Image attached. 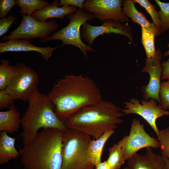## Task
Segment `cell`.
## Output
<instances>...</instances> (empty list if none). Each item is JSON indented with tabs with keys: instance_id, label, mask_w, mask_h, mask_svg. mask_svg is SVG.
<instances>
[{
	"instance_id": "6da1fadb",
	"label": "cell",
	"mask_w": 169,
	"mask_h": 169,
	"mask_svg": "<svg viewBox=\"0 0 169 169\" xmlns=\"http://www.w3.org/2000/svg\"><path fill=\"white\" fill-rule=\"evenodd\" d=\"M48 95L62 121L83 107L103 100L93 80L82 75L66 74L54 84Z\"/></svg>"
},
{
	"instance_id": "7a4b0ae2",
	"label": "cell",
	"mask_w": 169,
	"mask_h": 169,
	"mask_svg": "<svg viewBox=\"0 0 169 169\" xmlns=\"http://www.w3.org/2000/svg\"><path fill=\"white\" fill-rule=\"evenodd\" d=\"M122 109L113 102L103 100L83 107L62 121L68 129L79 131L95 140L123 123L122 118L125 115Z\"/></svg>"
},
{
	"instance_id": "3957f363",
	"label": "cell",
	"mask_w": 169,
	"mask_h": 169,
	"mask_svg": "<svg viewBox=\"0 0 169 169\" xmlns=\"http://www.w3.org/2000/svg\"><path fill=\"white\" fill-rule=\"evenodd\" d=\"M63 131L44 129L19 150L24 169H60Z\"/></svg>"
},
{
	"instance_id": "277c9868",
	"label": "cell",
	"mask_w": 169,
	"mask_h": 169,
	"mask_svg": "<svg viewBox=\"0 0 169 169\" xmlns=\"http://www.w3.org/2000/svg\"><path fill=\"white\" fill-rule=\"evenodd\" d=\"M28 106L21 119L23 145L32 141L41 128H53L63 131L68 129L56 114L53 105L48 95L38 90L29 96Z\"/></svg>"
},
{
	"instance_id": "5b68a950",
	"label": "cell",
	"mask_w": 169,
	"mask_h": 169,
	"mask_svg": "<svg viewBox=\"0 0 169 169\" xmlns=\"http://www.w3.org/2000/svg\"><path fill=\"white\" fill-rule=\"evenodd\" d=\"M92 140L90 136L75 130L63 131L60 169H94L88 152Z\"/></svg>"
},
{
	"instance_id": "8992f818",
	"label": "cell",
	"mask_w": 169,
	"mask_h": 169,
	"mask_svg": "<svg viewBox=\"0 0 169 169\" xmlns=\"http://www.w3.org/2000/svg\"><path fill=\"white\" fill-rule=\"evenodd\" d=\"M67 17L70 20L67 26L53 33L51 36L39 41L45 43L53 40H61L63 42L61 46L69 45L78 47L87 58V52H95L96 51L82 41L80 29L87 21H92L95 18L91 14L80 8L78 9L75 13L67 15Z\"/></svg>"
},
{
	"instance_id": "52a82bcc",
	"label": "cell",
	"mask_w": 169,
	"mask_h": 169,
	"mask_svg": "<svg viewBox=\"0 0 169 169\" xmlns=\"http://www.w3.org/2000/svg\"><path fill=\"white\" fill-rule=\"evenodd\" d=\"M14 66L13 76L5 90L14 100L27 101L30 95L38 90V75L34 69L25 63H18Z\"/></svg>"
},
{
	"instance_id": "ba28073f",
	"label": "cell",
	"mask_w": 169,
	"mask_h": 169,
	"mask_svg": "<svg viewBox=\"0 0 169 169\" xmlns=\"http://www.w3.org/2000/svg\"><path fill=\"white\" fill-rule=\"evenodd\" d=\"M22 17L18 26L9 35L3 36L2 38L3 41L13 39H43L52 34L59 27V25L53 18L48 21L41 22L31 15H25Z\"/></svg>"
},
{
	"instance_id": "9c48e42d",
	"label": "cell",
	"mask_w": 169,
	"mask_h": 169,
	"mask_svg": "<svg viewBox=\"0 0 169 169\" xmlns=\"http://www.w3.org/2000/svg\"><path fill=\"white\" fill-rule=\"evenodd\" d=\"M157 139L150 136L145 131L144 125L139 119L133 118L130 130L123 147V155L125 161L137 153L140 149L148 147L160 148Z\"/></svg>"
},
{
	"instance_id": "30bf717a",
	"label": "cell",
	"mask_w": 169,
	"mask_h": 169,
	"mask_svg": "<svg viewBox=\"0 0 169 169\" xmlns=\"http://www.w3.org/2000/svg\"><path fill=\"white\" fill-rule=\"evenodd\" d=\"M157 102L154 99L149 100L132 98L128 101L124 102V108L122 112L125 115L137 114L143 118L151 127L156 135L159 131L156 125V120L163 116L169 115V111L161 109L157 105Z\"/></svg>"
},
{
	"instance_id": "8fae6325",
	"label": "cell",
	"mask_w": 169,
	"mask_h": 169,
	"mask_svg": "<svg viewBox=\"0 0 169 169\" xmlns=\"http://www.w3.org/2000/svg\"><path fill=\"white\" fill-rule=\"evenodd\" d=\"M121 0H86L83 3L84 10L92 13L101 22L113 20L121 23L128 21L123 11Z\"/></svg>"
},
{
	"instance_id": "7c38bea8",
	"label": "cell",
	"mask_w": 169,
	"mask_h": 169,
	"mask_svg": "<svg viewBox=\"0 0 169 169\" xmlns=\"http://www.w3.org/2000/svg\"><path fill=\"white\" fill-rule=\"evenodd\" d=\"M162 56L161 50L157 49L153 57L145 59V65L141 70L142 72L147 73L150 77L148 84L141 88L143 98L146 100L153 98L158 103L162 72L161 60Z\"/></svg>"
},
{
	"instance_id": "4fadbf2b",
	"label": "cell",
	"mask_w": 169,
	"mask_h": 169,
	"mask_svg": "<svg viewBox=\"0 0 169 169\" xmlns=\"http://www.w3.org/2000/svg\"><path fill=\"white\" fill-rule=\"evenodd\" d=\"M81 38L90 46L96 38L104 34L114 33L126 36L133 43V37L130 26L116 21L107 20L101 26H94L85 22L82 25Z\"/></svg>"
},
{
	"instance_id": "5bb4252c",
	"label": "cell",
	"mask_w": 169,
	"mask_h": 169,
	"mask_svg": "<svg viewBox=\"0 0 169 169\" xmlns=\"http://www.w3.org/2000/svg\"><path fill=\"white\" fill-rule=\"evenodd\" d=\"M151 147L146 148L144 155L136 153L127 162L130 169H167L162 156L155 153Z\"/></svg>"
},
{
	"instance_id": "9a60e30c",
	"label": "cell",
	"mask_w": 169,
	"mask_h": 169,
	"mask_svg": "<svg viewBox=\"0 0 169 169\" xmlns=\"http://www.w3.org/2000/svg\"><path fill=\"white\" fill-rule=\"evenodd\" d=\"M58 47H38L31 44L28 39H13L0 43V53L7 52L35 51L39 53L47 61Z\"/></svg>"
},
{
	"instance_id": "2e32d148",
	"label": "cell",
	"mask_w": 169,
	"mask_h": 169,
	"mask_svg": "<svg viewBox=\"0 0 169 169\" xmlns=\"http://www.w3.org/2000/svg\"><path fill=\"white\" fill-rule=\"evenodd\" d=\"M59 1L54 0L43 9L36 11L31 16L41 22H46L48 19L53 18L64 19L65 16L75 13L77 10L76 7L68 5L59 7Z\"/></svg>"
},
{
	"instance_id": "e0dca14e",
	"label": "cell",
	"mask_w": 169,
	"mask_h": 169,
	"mask_svg": "<svg viewBox=\"0 0 169 169\" xmlns=\"http://www.w3.org/2000/svg\"><path fill=\"white\" fill-rule=\"evenodd\" d=\"M135 3L132 0H122V10L125 15L131 18L134 23H137L140 25L141 27L152 32L155 36L159 35L161 33L160 29L153 23H150L143 13L137 9Z\"/></svg>"
},
{
	"instance_id": "ac0fdd59",
	"label": "cell",
	"mask_w": 169,
	"mask_h": 169,
	"mask_svg": "<svg viewBox=\"0 0 169 169\" xmlns=\"http://www.w3.org/2000/svg\"><path fill=\"white\" fill-rule=\"evenodd\" d=\"M20 113L14 104L6 111L0 112V131L12 133L18 131L21 125Z\"/></svg>"
},
{
	"instance_id": "d6986e66",
	"label": "cell",
	"mask_w": 169,
	"mask_h": 169,
	"mask_svg": "<svg viewBox=\"0 0 169 169\" xmlns=\"http://www.w3.org/2000/svg\"><path fill=\"white\" fill-rule=\"evenodd\" d=\"M16 138L9 136L5 132L0 133V164L8 162L20 156L19 151L16 149Z\"/></svg>"
},
{
	"instance_id": "ffe728a7",
	"label": "cell",
	"mask_w": 169,
	"mask_h": 169,
	"mask_svg": "<svg viewBox=\"0 0 169 169\" xmlns=\"http://www.w3.org/2000/svg\"><path fill=\"white\" fill-rule=\"evenodd\" d=\"M115 132L114 130L105 132L100 137L92 139L88 148L91 161L95 166L101 162V158L104 147L108 139Z\"/></svg>"
},
{
	"instance_id": "44dd1931",
	"label": "cell",
	"mask_w": 169,
	"mask_h": 169,
	"mask_svg": "<svg viewBox=\"0 0 169 169\" xmlns=\"http://www.w3.org/2000/svg\"><path fill=\"white\" fill-rule=\"evenodd\" d=\"M127 136H125L117 143L108 148L109 156L106 161L111 169H120L125 162L123 157V147Z\"/></svg>"
},
{
	"instance_id": "7402d4cb",
	"label": "cell",
	"mask_w": 169,
	"mask_h": 169,
	"mask_svg": "<svg viewBox=\"0 0 169 169\" xmlns=\"http://www.w3.org/2000/svg\"><path fill=\"white\" fill-rule=\"evenodd\" d=\"M17 5L21 7L18 13L23 15H31L37 10L43 9L49 5L47 1L42 0H17Z\"/></svg>"
},
{
	"instance_id": "603a6c76",
	"label": "cell",
	"mask_w": 169,
	"mask_h": 169,
	"mask_svg": "<svg viewBox=\"0 0 169 169\" xmlns=\"http://www.w3.org/2000/svg\"><path fill=\"white\" fill-rule=\"evenodd\" d=\"M15 66L8 60L3 59L0 64V90H5L9 85L13 76Z\"/></svg>"
},
{
	"instance_id": "cb8c5ba5",
	"label": "cell",
	"mask_w": 169,
	"mask_h": 169,
	"mask_svg": "<svg viewBox=\"0 0 169 169\" xmlns=\"http://www.w3.org/2000/svg\"><path fill=\"white\" fill-rule=\"evenodd\" d=\"M141 42L144 48L147 58L153 57L156 53L154 44L155 35L151 31L141 27Z\"/></svg>"
},
{
	"instance_id": "d4e9b609",
	"label": "cell",
	"mask_w": 169,
	"mask_h": 169,
	"mask_svg": "<svg viewBox=\"0 0 169 169\" xmlns=\"http://www.w3.org/2000/svg\"><path fill=\"white\" fill-rule=\"evenodd\" d=\"M160 8L158 12L161 23L160 29L164 33L169 29V2L164 3L159 0H155Z\"/></svg>"
},
{
	"instance_id": "484cf974",
	"label": "cell",
	"mask_w": 169,
	"mask_h": 169,
	"mask_svg": "<svg viewBox=\"0 0 169 169\" xmlns=\"http://www.w3.org/2000/svg\"><path fill=\"white\" fill-rule=\"evenodd\" d=\"M162 157L169 159V126L159 130L157 135Z\"/></svg>"
},
{
	"instance_id": "4316f807",
	"label": "cell",
	"mask_w": 169,
	"mask_h": 169,
	"mask_svg": "<svg viewBox=\"0 0 169 169\" xmlns=\"http://www.w3.org/2000/svg\"><path fill=\"white\" fill-rule=\"evenodd\" d=\"M135 3L139 4L143 7L151 17L153 23L160 29L161 23L158 12L155 6L147 0H133Z\"/></svg>"
},
{
	"instance_id": "83f0119b",
	"label": "cell",
	"mask_w": 169,
	"mask_h": 169,
	"mask_svg": "<svg viewBox=\"0 0 169 169\" xmlns=\"http://www.w3.org/2000/svg\"><path fill=\"white\" fill-rule=\"evenodd\" d=\"M159 98L160 107L165 110L169 109V79L161 83Z\"/></svg>"
},
{
	"instance_id": "f1b7e54d",
	"label": "cell",
	"mask_w": 169,
	"mask_h": 169,
	"mask_svg": "<svg viewBox=\"0 0 169 169\" xmlns=\"http://www.w3.org/2000/svg\"><path fill=\"white\" fill-rule=\"evenodd\" d=\"M17 19L14 16L9 15L0 19V37L5 34L8 31L11 25Z\"/></svg>"
},
{
	"instance_id": "f546056e",
	"label": "cell",
	"mask_w": 169,
	"mask_h": 169,
	"mask_svg": "<svg viewBox=\"0 0 169 169\" xmlns=\"http://www.w3.org/2000/svg\"><path fill=\"white\" fill-rule=\"evenodd\" d=\"M16 5H17L16 0H0V18H2L6 17L12 8Z\"/></svg>"
},
{
	"instance_id": "4dcf8cb0",
	"label": "cell",
	"mask_w": 169,
	"mask_h": 169,
	"mask_svg": "<svg viewBox=\"0 0 169 169\" xmlns=\"http://www.w3.org/2000/svg\"><path fill=\"white\" fill-rule=\"evenodd\" d=\"M14 100L5 90H0V110L10 108L14 104Z\"/></svg>"
},
{
	"instance_id": "1f68e13d",
	"label": "cell",
	"mask_w": 169,
	"mask_h": 169,
	"mask_svg": "<svg viewBox=\"0 0 169 169\" xmlns=\"http://www.w3.org/2000/svg\"><path fill=\"white\" fill-rule=\"evenodd\" d=\"M84 0H60L58 6L68 5L78 7L79 8L84 10L83 3Z\"/></svg>"
},
{
	"instance_id": "d6a6232c",
	"label": "cell",
	"mask_w": 169,
	"mask_h": 169,
	"mask_svg": "<svg viewBox=\"0 0 169 169\" xmlns=\"http://www.w3.org/2000/svg\"><path fill=\"white\" fill-rule=\"evenodd\" d=\"M162 72L161 79H169V61H163L161 62Z\"/></svg>"
},
{
	"instance_id": "836d02e7",
	"label": "cell",
	"mask_w": 169,
	"mask_h": 169,
	"mask_svg": "<svg viewBox=\"0 0 169 169\" xmlns=\"http://www.w3.org/2000/svg\"><path fill=\"white\" fill-rule=\"evenodd\" d=\"M94 169H111L106 161L101 162L95 166Z\"/></svg>"
},
{
	"instance_id": "e575fe53",
	"label": "cell",
	"mask_w": 169,
	"mask_h": 169,
	"mask_svg": "<svg viewBox=\"0 0 169 169\" xmlns=\"http://www.w3.org/2000/svg\"><path fill=\"white\" fill-rule=\"evenodd\" d=\"M166 168L167 169H169V159L166 158H163Z\"/></svg>"
},
{
	"instance_id": "d590c367",
	"label": "cell",
	"mask_w": 169,
	"mask_h": 169,
	"mask_svg": "<svg viewBox=\"0 0 169 169\" xmlns=\"http://www.w3.org/2000/svg\"><path fill=\"white\" fill-rule=\"evenodd\" d=\"M167 47L169 49V44H168L167 45ZM169 56V49L166 51V52H165L162 56L164 57H166V56ZM167 61H169V58L167 59Z\"/></svg>"
},
{
	"instance_id": "8d00e7d4",
	"label": "cell",
	"mask_w": 169,
	"mask_h": 169,
	"mask_svg": "<svg viewBox=\"0 0 169 169\" xmlns=\"http://www.w3.org/2000/svg\"><path fill=\"white\" fill-rule=\"evenodd\" d=\"M123 169H130L128 167H125Z\"/></svg>"
}]
</instances>
